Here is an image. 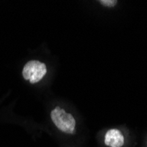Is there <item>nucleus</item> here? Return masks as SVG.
<instances>
[{"label":"nucleus","mask_w":147,"mask_h":147,"mask_svg":"<svg viewBox=\"0 0 147 147\" xmlns=\"http://www.w3.org/2000/svg\"><path fill=\"white\" fill-rule=\"evenodd\" d=\"M52 122L57 126L58 129L66 133V134H74L76 121L71 114L66 113V111L60 108L56 107L50 113Z\"/></svg>","instance_id":"obj_1"},{"label":"nucleus","mask_w":147,"mask_h":147,"mask_svg":"<svg viewBox=\"0 0 147 147\" xmlns=\"http://www.w3.org/2000/svg\"><path fill=\"white\" fill-rule=\"evenodd\" d=\"M99 3H100L102 5L107 7H114L116 5L117 1L116 0H100Z\"/></svg>","instance_id":"obj_4"},{"label":"nucleus","mask_w":147,"mask_h":147,"mask_svg":"<svg viewBox=\"0 0 147 147\" xmlns=\"http://www.w3.org/2000/svg\"><path fill=\"white\" fill-rule=\"evenodd\" d=\"M47 73V66L38 60H31L26 63L22 71L23 78L31 84L40 82Z\"/></svg>","instance_id":"obj_2"},{"label":"nucleus","mask_w":147,"mask_h":147,"mask_svg":"<svg viewBox=\"0 0 147 147\" xmlns=\"http://www.w3.org/2000/svg\"><path fill=\"white\" fill-rule=\"evenodd\" d=\"M104 142L109 147H122L124 144V137L119 129H111L107 131Z\"/></svg>","instance_id":"obj_3"}]
</instances>
